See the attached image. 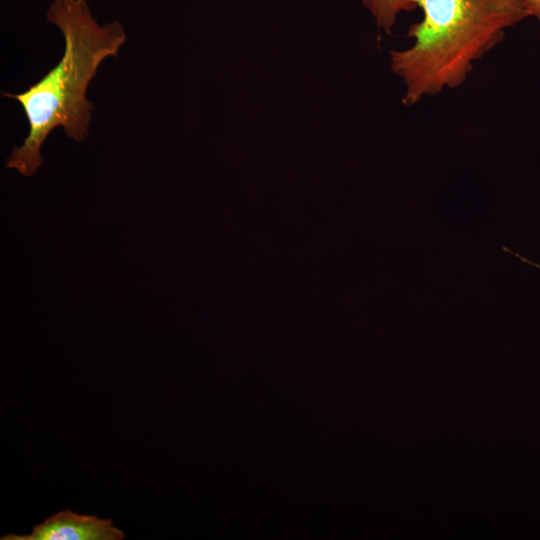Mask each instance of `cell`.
I'll list each match as a JSON object with an SVG mask.
<instances>
[{
  "label": "cell",
  "mask_w": 540,
  "mask_h": 540,
  "mask_svg": "<svg viewBox=\"0 0 540 540\" xmlns=\"http://www.w3.org/2000/svg\"><path fill=\"white\" fill-rule=\"evenodd\" d=\"M374 18L378 28L390 33L398 16L403 12H411L416 7L411 0H362Z\"/></svg>",
  "instance_id": "277c9868"
},
{
  "label": "cell",
  "mask_w": 540,
  "mask_h": 540,
  "mask_svg": "<svg viewBox=\"0 0 540 540\" xmlns=\"http://www.w3.org/2000/svg\"><path fill=\"white\" fill-rule=\"evenodd\" d=\"M422 18L407 33L413 43L390 52V68L400 78L403 105L462 86L475 62L528 18L519 0H411Z\"/></svg>",
  "instance_id": "7a4b0ae2"
},
{
  "label": "cell",
  "mask_w": 540,
  "mask_h": 540,
  "mask_svg": "<svg viewBox=\"0 0 540 540\" xmlns=\"http://www.w3.org/2000/svg\"><path fill=\"white\" fill-rule=\"evenodd\" d=\"M47 19L63 34L64 52L59 62L27 90L2 95L17 100L29 125L27 137L13 148L5 167L29 177L42 165L41 147L48 135L61 126L76 141L88 135L93 104L87 88L99 65L117 56L126 40L118 21L100 26L86 0H54Z\"/></svg>",
  "instance_id": "6da1fadb"
},
{
  "label": "cell",
  "mask_w": 540,
  "mask_h": 540,
  "mask_svg": "<svg viewBox=\"0 0 540 540\" xmlns=\"http://www.w3.org/2000/svg\"><path fill=\"white\" fill-rule=\"evenodd\" d=\"M529 17H534L540 23V0H519Z\"/></svg>",
  "instance_id": "5b68a950"
},
{
  "label": "cell",
  "mask_w": 540,
  "mask_h": 540,
  "mask_svg": "<svg viewBox=\"0 0 540 540\" xmlns=\"http://www.w3.org/2000/svg\"><path fill=\"white\" fill-rule=\"evenodd\" d=\"M125 534L110 519L61 511L36 525L28 535L8 534L2 540H121Z\"/></svg>",
  "instance_id": "3957f363"
}]
</instances>
